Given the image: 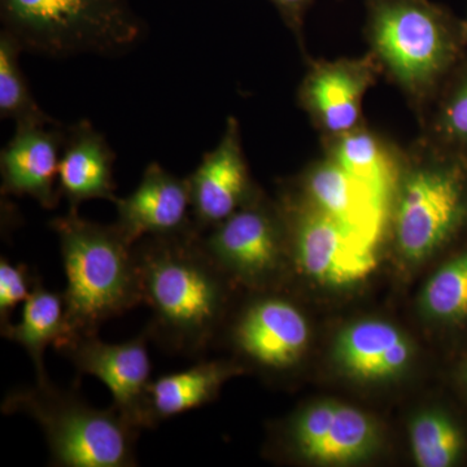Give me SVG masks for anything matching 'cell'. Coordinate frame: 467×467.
<instances>
[{
    "label": "cell",
    "instance_id": "obj_5",
    "mask_svg": "<svg viewBox=\"0 0 467 467\" xmlns=\"http://www.w3.org/2000/svg\"><path fill=\"white\" fill-rule=\"evenodd\" d=\"M0 21L24 52L57 58L119 54L143 34L129 0H0Z\"/></svg>",
    "mask_w": 467,
    "mask_h": 467
},
{
    "label": "cell",
    "instance_id": "obj_20",
    "mask_svg": "<svg viewBox=\"0 0 467 467\" xmlns=\"http://www.w3.org/2000/svg\"><path fill=\"white\" fill-rule=\"evenodd\" d=\"M66 303L63 292L48 290L42 279L36 276L30 296L24 304L18 324H12L2 337L26 349L36 368V382L50 379L46 371L45 350L66 335Z\"/></svg>",
    "mask_w": 467,
    "mask_h": 467
},
{
    "label": "cell",
    "instance_id": "obj_2",
    "mask_svg": "<svg viewBox=\"0 0 467 467\" xmlns=\"http://www.w3.org/2000/svg\"><path fill=\"white\" fill-rule=\"evenodd\" d=\"M367 36L380 72L422 115L467 54L465 23L423 0H376Z\"/></svg>",
    "mask_w": 467,
    "mask_h": 467
},
{
    "label": "cell",
    "instance_id": "obj_26",
    "mask_svg": "<svg viewBox=\"0 0 467 467\" xmlns=\"http://www.w3.org/2000/svg\"><path fill=\"white\" fill-rule=\"evenodd\" d=\"M36 276L30 275L26 264L9 263L0 259V331L7 330L12 325V316L18 304L26 303L33 290Z\"/></svg>",
    "mask_w": 467,
    "mask_h": 467
},
{
    "label": "cell",
    "instance_id": "obj_8",
    "mask_svg": "<svg viewBox=\"0 0 467 467\" xmlns=\"http://www.w3.org/2000/svg\"><path fill=\"white\" fill-rule=\"evenodd\" d=\"M290 223L295 263L309 278L328 285H348L376 269V243L315 205L292 207Z\"/></svg>",
    "mask_w": 467,
    "mask_h": 467
},
{
    "label": "cell",
    "instance_id": "obj_12",
    "mask_svg": "<svg viewBox=\"0 0 467 467\" xmlns=\"http://www.w3.org/2000/svg\"><path fill=\"white\" fill-rule=\"evenodd\" d=\"M186 178L193 225L202 234L256 198L235 117L227 119L220 142Z\"/></svg>",
    "mask_w": 467,
    "mask_h": 467
},
{
    "label": "cell",
    "instance_id": "obj_11",
    "mask_svg": "<svg viewBox=\"0 0 467 467\" xmlns=\"http://www.w3.org/2000/svg\"><path fill=\"white\" fill-rule=\"evenodd\" d=\"M205 248L229 276L261 284L284 260L278 217L256 198L202 235Z\"/></svg>",
    "mask_w": 467,
    "mask_h": 467
},
{
    "label": "cell",
    "instance_id": "obj_18",
    "mask_svg": "<svg viewBox=\"0 0 467 467\" xmlns=\"http://www.w3.org/2000/svg\"><path fill=\"white\" fill-rule=\"evenodd\" d=\"M325 143L328 158L364 183L387 209L401 173L398 150L364 124Z\"/></svg>",
    "mask_w": 467,
    "mask_h": 467
},
{
    "label": "cell",
    "instance_id": "obj_4",
    "mask_svg": "<svg viewBox=\"0 0 467 467\" xmlns=\"http://www.w3.org/2000/svg\"><path fill=\"white\" fill-rule=\"evenodd\" d=\"M0 409L7 416L23 414L38 423L50 466H138L135 445L140 430L113 405L106 410L91 407L77 389H61L50 379L17 387L5 396Z\"/></svg>",
    "mask_w": 467,
    "mask_h": 467
},
{
    "label": "cell",
    "instance_id": "obj_1",
    "mask_svg": "<svg viewBox=\"0 0 467 467\" xmlns=\"http://www.w3.org/2000/svg\"><path fill=\"white\" fill-rule=\"evenodd\" d=\"M195 226L174 235L146 236L133 245L143 303L144 330L160 348L202 358L226 321L229 279L205 248Z\"/></svg>",
    "mask_w": 467,
    "mask_h": 467
},
{
    "label": "cell",
    "instance_id": "obj_22",
    "mask_svg": "<svg viewBox=\"0 0 467 467\" xmlns=\"http://www.w3.org/2000/svg\"><path fill=\"white\" fill-rule=\"evenodd\" d=\"M23 48L0 32V117L16 125H51L58 121L46 113L36 100L20 66Z\"/></svg>",
    "mask_w": 467,
    "mask_h": 467
},
{
    "label": "cell",
    "instance_id": "obj_16",
    "mask_svg": "<svg viewBox=\"0 0 467 467\" xmlns=\"http://www.w3.org/2000/svg\"><path fill=\"white\" fill-rule=\"evenodd\" d=\"M304 192L309 204L340 221L368 241L376 243L386 209L374 193L326 156L304 175Z\"/></svg>",
    "mask_w": 467,
    "mask_h": 467
},
{
    "label": "cell",
    "instance_id": "obj_7",
    "mask_svg": "<svg viewBox=\"0 0 467 467\" xmlns=\"http://www.w3.org/2000/svg\"><path fill=\"white\" fill-rule=\"evenodd\" d=\"M149 334L124 343L103 342L95 335H77L55 343L58 355L67 358L78 374L97 377L109 387L113 407L140 431L153 429L150 410V364Z\"/></svg>",
    "mask_w": 467,
    "mask_h": 467
},
{
    "label": "cell",
    "instance_id": "obj_19",
    "mask_svg": "<svg viewBox=\"0 0 467 467\" xmlns=\"http://www.w3.org/2000/svg\"><path fill=\"white\" fill-rule=\"evenodd\" d=\"M242 368L241 365L223 359H202L187 370L152 380L150 410L153 429L162 420L217 400L223 384L239 376Z\"/></svg>",
    "mask_w": 467,
    "mask_h": 467
},
{
    "label": "cell",
    "instance_id": "obj_21",
    "mask_svg": "<svg viewBox=\"0 0 467 467\" xmlns=\"http://www.w3.org/2000/svg\"><path fill=\"white\" fill-rule=\"evenodd\" d=\"M425 140L467 156V54L425 113Z\"/></svg>",
    "mask_w": 467,
    "mask_h": 467
},
{
    "label": "cell",
    "instance_id": "obj_14",
    "mask_svg": "<svg viewBox=\"0 0 467 467\" xmlns=\"http://www.w3.org/2000/svg\"><path fill=\"white\" fill-rule=\"evenodd\" d=\"M115 204V225L131 245L146 236L174 235L195 226L187 178L171 174L159 162L147 165L137 189Z\"/></svg>",
    "mask_w": 467,
    "mask_h": 467
},
{
    "label": "cell",
    "instance_id": "obj_27",
    "mask_svg": "<svg viewBox=\"0 0 467 467\" xmlns=\"http://www.w3.org/2000/svg\"><path fill=\"white\" fill-rule=\"evenodd\" d=\"M273 5L281 12L288 27L301 38V24H303V14L312 0H270Z\"/></svg>",
    "mask_w": 467,
    "mask_h": 467
},
{
    "label": "cell",
    "instance_id": "obj_24",
    "mask_svg": "<svg viewBox=\"0 0 467 467\" xmlns=\"http://www.w3.org/2000/svg\"><path fill=\"white\" fill-rule=\"evenodd\" d=\"M414 460L420 467L453 465L461 453L457 427L441 413H423L414 420L410 431Z\"/></svg>",
    "mask_w": 467,
    "mask_h": 467
},
{
    "label": "cell",
    "instance_id": "obj_23",
    "mask_svg": "<svg viewBox=\"0 0 467 467\" xmlns=\"http://www.w3.org/2000/svg\"><path fill=\"white\" fill-rule=\"evenodd\" d=\"M376 431L358 409L337 404L333 423L309 461L343 465L362 459L373 447Z\"/></svg>",
    "mask_w": 467,
    "mask_h": 467
},
{
    "label": "cell",
    "instance_id": "obj_13",
    "mask_svg": "<svg viewBox=\"0 0 467 467\" xmlns=\"http://www.w3.org/2000/svg\"><path fill=\"white\" fill-rule=\"evenodd\" d=\"M66 142V128L51 125H16L14 137L0 152L2 195L29 196L42 208L60 204L58 167Z\"/></svg>",
    "mask_w": 467,
    "mask_h": 467
},
{
    "label": "cell",
    "instance_id": "obj_28",
    "mask_svg": "<svg viewBox=\"0 0 467 467\" xmlns=\"http://www.w3.org/2000/svg\"><path fill=\"white\" fill-rule=\"evenodd\" d=\"M465 26H466V33H467V20L465 21Z\"/></svg>",
    "mask_w": 467,
    "mask_h": 467
},
{
    "label": "cell",
    "instance_id": "obj_25",
    "mask_svg": "<svg viewBox=\"0 0 467 467\" xmlns=\"http://www.w3.org/2000/svg\"><path fill=\"white\" fill-rule=\"evenodd\" d=\"M422 301L430 317L441 321L467 317V252L435 273L426 285Z\"/></svg>",
    "mask_w": 467,
    "mask_h": 467
},
{
    "label": "cell",
    "instance_id": "obj_9",
    "mask_svg": "<svg viewBox=\"0 0 467 467\" xmlns=\"http://www.w3.org/2000/svg\"><path fill=\"white\" fill-rule=\"evenodd\" d=\"M380 73L370 52L310 61L297 88V103L324 140L339 137L362 125V104Z\"/></svg>",
    "mask_w": 467,
    "mask_h": 467
},
{
    "label": "cell",
    "instance_id": "obj_10",
    "mask_svg": "<svg viewBox=\"0 0 467 467\" xmlns=\"http://www.w3.org/2000/svg\"><path fill=\"white\" fill-rule=\"evenodd\" d=\"M309 335L308 322L294 303L266 295L245 304L230 324L227 339L254 367L285 373L299 364Z\"/></svg>",
    "mask_w": 467,
    "mask_h": 467
},
{
    "label": "cell",
    "instance_id": "obj_3",
    "mask_svg": "<svg viewBox=\"0 0 467 467\" xmlns=\"http://www.w3.org/2000/svg\"><path fill=\"white\" fill-rule=\"evenodd\" d=\"M50 227L67 276L64 337L98 334L104 322L143 303L133 245L115 223H92L69 211L51 220Z\"/></svg>",
    "mask_w": 467,
    "mask_h": 467
},
{
    "label": "cell",
    "instance_id": "obj_17",
    "mask_svg": "<svg viewBox=\"0 0 467 467\" xmlns=\"http://www.w3.org/2000/svg\"><path fill=\"white\" fill-rule=\"evenodd\" d=\"M337 361L353 377L380 380L400 373L410 359V344L398 328L382 321H362L337 339Z\"/></svg>",
    "mask_w": 467,
    "mask_h": 467
},
{
    "label": "cell",
    "instance_id": "obj_6",
    "mask_svg": "<svg viewBox=\"0 0 467 467\" xmlns=\"http://www.w3.org/2000/svg\"><path fill=\"white\" fill-rule=\"evenodd\" d=\"M414 150L396 187L395 234L401 254L418 261L467 223V156L426 140Z\"/></svg>",
    "mask_w": 467,
    "mask_h": 467
},
{
    "label": "cell",
    "instance_id": "obj_15",
    "mask_svg": "<svg viewBox=\"0 0 467 467\" xmlns=\"http://www.w3.org/2000/svg\"><path fill=\"white\" fill-rule=\"evenodd\" d=\"M116 155L106 137L88 119L66 128V142L58 167V189L70 212H78L85 202H115L113 164Z\"/></svg>",
    "mask_w": 467,
    "mask_h": 467
}]
</instances>
